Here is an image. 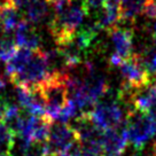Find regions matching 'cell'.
I'll return each mask as SVG.
<instances>
[{"label": "cell", "mask_w": 156, "mask_h": 156, "mask_svg": "<svg viewBox=\"0 0 156 156\" xmlns=\"http://www.w3.org/2000/svg\"><path fill=\"white\" fill-rule=\"evenodd\" d=\"M86 15L87 13L83 5L73 2L61 12L55 13V16L51 21L49 30L60 47L71 41L76 30Z\"/></svg>", "instance_id": "cell-1"}, {"label": "cell", "mask_w": 156, "mask_h": 156, "mask_svg": "<svg viewBox=\"0 0 156 156\" xmlns=\"http://www.w3.org/2000/svg\"><path fill=\"white\" fill-rule=\"evenodd\" d=\"M64 71L53 73L43 85L39 86L46 105V116L53 122L56 121L58 114L68 100V90L64 83Z\"/></svg>", "instance_id": "cell-2"}, {"label": "cell", "mask_w": 156, "mask_h": 156, "mask_svg": "<svg viewBox=\"0 0 156 156\" xmlns=\"http://www.w3.org/2000/svg\"><path fill=\"white\" fill-rule=\"evenodd\" d=\"M127 140L136 151H141L153 136H156V122L148 114L129 112L125 121Z\"/></svg>", "instance_id": "cell-3"}, {"label": "cell", "mask_w": 156, "mask_h": 156, "mask_svg": "<svg viewBox=\"0 0 156 156\" xmlns=\"http://www.w3.org/2000/svg\"><path fill=\"white\" fill-rule=\"evenodd\" d=\"M129 112L117 100H105L98 102L88 112L94 125L102 131L119 129L125 124Z\"/></svg>", "instance_id": "cell-4"}, {"label": "cell", "mask_w": 156, "mask_h": 156, "mask_svg": "<svg viewBox=\"0 0 156 156\" xmlns=\"http://www.w3.org/2000/svg\"><path fill=\"white\" fill-rule=\"evenodd\" d=\"M52 75L53 73L49 70L45 53L41 51H37L34 52L29 63L10 80L15 85H21L32 90L43 85Z\"/></svg>", "instance_id": "cell-5"}, {"label": "cell", "mask_w": 156, "mask_h": 156, "mask_svg": "<svg viewBox=\"0 0 156 156\" xmlns=\"http://www.w3.org/2000/svg\"><path fill=\"white\" fill-rule=\"evenodd\" d=\"M119 68L124 79L122 90L138 93L148 88L154 82L142 66L141 58L138 53H133L129 58L124 60Z\"/></svg>", "instance_id": "cell-6"}, {"label": "cell", "mask_w": 156, "mask_h": 156, "mask_svg": "<svg viewBox=\"0 0 156 156\" xmlns=\"http://www.w3.org/2000/svg\"><path fill=\"white\" fill-rule=\"evenodd\" d=\"M77 144L76 132L69 124H53L46 145L48 156H58L64 154Z\"/></svg>", "instance_id": "cell-7"}, {"label": "cell", "mask_w": 156, "mask_h": 156, "mask_svg": "<svg viewBox=\"0 0 156 156\" xmlns=\"http://www.w3.org/2000/svg\"><path fill=\"white\" fill-rule=\"evenodd\" d=\"M129 144L125 124L121 129L107 130L103 132L102 147L105 156H121Z\"/></svg>", "instance_id": "cell-8"}, {"label": "cell", "mask_w": 156, "mask_h": 156, "mask_svg": "<svg viewBox=\"0 0 156 156\" xmlns=\"http://www.w3.org/2000/svg\"><path fill=\"white\" fill-rule=\"evenodd\" d=\"M108 32L115 45L116 54H118L123 60L130 58L133 54V32L125 28H118L117 25L108 29Z\"/></svg>", "instance_id": "cell-9"}, {"label": "cell", "mask_w": 156, "mask_h": 156, "mask_svg": "<svg viewBox=\"0 0 156 156\" xmlns=\"http://www.w3.org/2000/svg\"><path fill=\"white\" fill-rule=\"evenodd\" d=\"M14 43L19 48H25L36 52L39 48L40 38L29 22L23 20L14 31Z\"/></svg>", "instance_id": "cell-10"}, {"label": "cell", "mask_w": 156, "mask_h": 156, "mask_svg": "<svg viewBox=\"0 0 156 156\" xmlns=\"http://www.w3.org/2000/svg\"><path fill=\"white\" fill-rule=\"evenodd\" d=\"M34 54V51H30V49H25V48L17 49L15 55L12 58V60H10L9 62L6 63L5 73L7 75V77H9L12 79L16 73H20L27 64L29 63V61L32 58Z\"/></svg>", "instance_id": "cell-11"}, {"label": "cell", "mask_w": 156, "mask_h": 156, "mask_svg": "<svg viewBox=\"0 0 156 156\" xmlns=\"http://www.w3.org/2000/svg\"><path fill=\"white\" fill-rule=\"evenodd\" d=\"M23 20H21L19 9H16L12 5H6L0 7V25L5 34H9L16 30L19 24Z\"/></svg>", "instance_id": "cell-12"}, {"label": "cell", "mask_w": 156, "mask_h": 156, "mask_svg": "<svg viewBox=\"0 0 156 156\" xmlns=\"http://www.w3.org/2000/svg\"><path fill=\"white\" fill-rule=\"evenodd\" d=\"M49 4L47 0H34L28 7H25V21L29 22L30 24H38L43 22L49 10Z\"/></svg>", "instance_id": "cell-13"}, {"label": "cell", "mask_w": 156, "mask_h": 156, "mask_svg": "<svg viewBox=\"0 0 156 156\" xmlns=\"http://www.w3.org/2000/svg\"><path fill=\"white\" fill-rule=\"evenodd\" d=\"M151 0H121L119 21H132L136 15L144 13V9Z\"/></svg>", "instance_id": "cell-14"}, {"label": "cell", "mask_w": 156, "mask_h": 156, "mask_svg": "<svg viewBox=\"0 0 156 156\" xmlns=\"http://www.w3.org/2000/svg\"><path fill=\"white\" fill-rule=\"evenodd\" d=\"M16 136L10 129L0 119V154L9 155V151L15 145Z\"/></svg>", "instance_id": "cell-15"}, {"label": "cell", "mask_w": 156, "mask_h": 156, "mask_svg": "<svg viewBox=\"0 0 156 156\" xmlns=\"http://www.w3.org/2000/svg\"><path fill=\"white\" fill-rule=\"evenodd\" d=\"M16 45L14 43V39L9 38L7 34L6 37L0 39V61L9 62L12 58L16 53Z\"/></svg>", "instance_id": "cell-16"}, {"label": "cell", "mask_w": 156, "mask_h": 156, "mask_svg": "<svg viewBox=\"0 0 156 156\" xmlns=\"http://www.w3.org/2000/svg\"><path fill=\"white\" fill-rule=\"evenodd\" d=\"M15 97L16 101L19 103V107L28 110L30 105L32 102V90L25 86L16 85L15 86Z\"/></svg>", "instance_id": "cell-17"}, {"label": "cell", "mask_w": 156, "mask_h": 156, "mask_svg": "<svg viewBox=\"0 0 156 156\" xmlns=\"http://www.w3.org/2000/svg\"><path fill=\"white\" fill-rule=\"evenodd\" d=\"M103 2H105V0H83V7L88 14L91 9L95 10L102 8Z\"/></svg>", "instance_id": "cell-18"}, {"label": "cell", "mask_w": 156, "mask_h": 156, "mask_svg": "<svg viewBox=\"0 0 156 156\" xmlns=\"http://www.w3.org/2000/svg\"><path fill=\"white\" fill-rule=\"evenodd\" d=\"M47 2L52 8H54L55 13H58L66 7H68L73 2V0H47Z\"/></svg>", "instance_id": "cell-19"}, {"label": "cell", "mask_w": 156, "mask_h": 156, "mask_svg": "<svg viewBox=\"0 0 156 156\" xmlns=\"http://www.w3.org/2000/svg\"><path fill=\"white\" fill-rule=\"evenodd\" d=\"M144 14L148 19L156 20V0H151L144 9Z\"/></svg>", "instance_id": "cell-20"}, {"label": "cell", "mask_w": 156, "mask_h": 156, "mask_svg": "<svg viewBox=\"0 0 156 156\" xmlns=\"http://www.w3.org/2000/svg\"><path fill=\"white\" fill-rule=\"evenodd\" d=\"M34 0H10V4L13 7H15L16 9H22V8H25L34 2Z\"/></svg>", "instance_id": "cell-21"}, {"label": "cell", "mask_w": 156, "mask_h": 156, "mask_svg": "<svg viewBox=\"0 0 156 156\" xmlns=\"http://www.w3.org/2000/svg\"><path fill=\"white\" fill-rule=\"evenodd\" d=\"M123 61H124V60L116 53L112 54V56H110V60H109L110 64H112V66H115V67H121V64L123 63Z\"/></svg>", "instance_id": "cell-22"}, {"label": "cell", "mask_w": 156, "mask_h": 156, "mask_svg": "<svg viewBox=\"0 0 156 156\" xmlns=\"http://www.w3.org/2000/svg\"><path fill=\"white\" fill-rule=\"evenodd\" d=\"M151 151H153V155L156 156V140L153 142V146H151Z\"/></svg>", "instance_id": "cell-23"}, {"label": "cell", "mask_w": 156, "mask_h": 156, "mask_svg": "<svg viewBox=\"0 0 156 156\" xmlns=\"http://www.w3.org/2000/svg\"><path fill=\"white\" fill-rule=\"evenodd\" d=\"M9 156H12V155H9Z\"/></svg>", "instance_id": "cell-24"}]
</instances>
